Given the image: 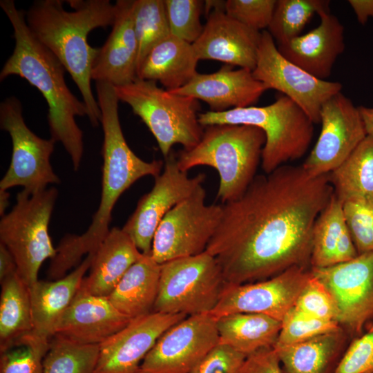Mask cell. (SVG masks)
<instances>
[{
    "mask_svg": "<svg viewBox=\"0 0 373 373\" xmlns=\"http://www.w3.org/2000/svg\"><path fill=\"white\" fill-rule=\"evenodd\" d=\"M205 199L206 191L200 185L163 218L152 244L151 256L158 264L206 251L220 224L223 205L207 204Z\"/></svg>",
    "mask_w": 373,
    "mask_h": 373,
    "instance_id": "10",
    "label": "cell"
},
{
    "mask_svg": "<svg viewBox=\"0 0 373 373\" xmlns=\"http://www.w3.org/2000/svg\"><path fill=\"white\" fill-rule=\"evenodd\" d=\"M67 11L61 0L35 1L26 12L34 36L48 48L69 73L81 93L93 126H98L101 112L91 88V70L98 48L88 43L97 28L113 26L116 6L109 0H68Z\"/></svg>",
    "mask_w": 373,
    "mask_h": 373,
    "instance_id": "4",
    "label": "cell"
},
{
    "mask_svg": "<svg viewBox=\"0 0 373 373\" xmlns=\"http://www.w3.org/2000/svg\"><path fill=\"white\" fill-rule=\"evenodd\" d=\"M112 30L98 48L91 79L113 86L127 84L137 78L138 43L135 32L133 0H118Z\"/></svg>",
    "mask_w": 373,
    "mask_h": 373,
    "instance_id": "21",
    "label": "cell"
},
{
    "mask_svg": "<svg viewBox=\"0 0 373 373\" xmlns=\"http://www.w3.org/2000/svg\"><path fill=\"white\" fill-rule=\"evenodd\" d=\"M133 17L138 43L137 70L149 52L171 34L164 0H133Z\"/></svg>",
    "mask_w": 373,
    "mask_h": 373,
    "instance_id": "35",
    "label": "cell"
},
{
    "mask_svg": "<svg viewBox=\"0 0 373 373\" xmlns=\"http://www.w3.org/2000/svg\"><path fill=\"white\" fill-rule=\"evenodd\" d=\"M267 90L251 70H234L233 66L224 64L213 73H198L188 84L170 92L202 100L210 111L222 112L251 106Z\"/></svg>",
    "mask_w": 373,
    "mask_h": 373,
    "instance_id": "22",
    "label": "cell"
},
{
    "mask_svg": "<svg viewBox=\"0 0 373 373\" xmlns=\"http://www.w3.org/2000/svg\"><path fill=\"white\" fill-rule=\"evenodd\" d=\"M346 227L343 204L333 194L314 224L311 267H326L335 264L336 248Z\"/></svg>",
    "mask_w": 373,
    "mask_h": 373,
    "instance_id": "33",
    "label": "cell"
},
{
    "mask_svg": "<svg viewBox=\"0 0 373 373\" xmlns=\"http://www.w3.org/2000/svg\"><path fill=\"white\" fill-rule=\"evenodd\" d=\"M119 101L128 104L155 138L166 158L174 144L188 151L200 141L204 127L198 119V99L173 93L157 82L136 78L127 84L114 86Z\"/></svg>",
    "mask_w": 373,
    "mask_h": 373,
    "instance_id": "7",
    "label": "cell"
},
{
    "mask_svg": "<svg viewBox=\"0 0 373 373\" xmlns=\"http://www.w3.org/2000/svg\"><path fill=\"white\" fill-rule=\"evenodd\" d=\"M0 353L33 336L29 286L18 273L1 281Z\"/></svg>",
    "mask_w": 373,
    "mask_h": 373,
    "instance_id": "29",
    "label": "cell"
},
{
    "mask_svg": "<svg viewBox=\"0 0 373 373\" xmlns=\"http://www.w3.org/2000/svg\"><path fill=\"white\" fill-rule=\"evenodd\" d=\"M161 265L143 254L126 272L107 297L122 314L134 319L153 312L158 294Z\"/></svg>",
    "mask_w": 373,
    "mask_h": 373,
    "instance_id": "27",
    "label": "cell"
},
{
    "mask_svg": "<svg viewBox=\"0 0 373 373\" xmlns=\"http://www.w3.org/2000/svg\"><path fill=\"white\" fill-rule=\"evenodd\" d=\"M333 194L329 174L312 177L302 166L256 175L240 197L222 204L206 249L226 284L266 280L294 267L310 269L314 224Z\"/></svg>",
    "mask_w": 373,
    "mask_h": 373,
    "instance_id": "1",
    "label": "cell"
},
{
    "mask_svg": "<svg viewBox=\"0 0 373 373\" xmlns=\"http://www.w3.org/2000/svg\"><path fill=\"white\" fill-rule=\"evenodd\" d=\"M57 195L55 187L34 193L23 189L0 221V243L12 255L19 276L28 286L38 280L43 262L57 253L48 226Z\"/></svg>",
    "mask_w": 373,
    "mask_h": 373,
    "instance_id": "8",
    "label": "cell"
},
{
    "mask_svg": "<svg viewBox=\"0 0 373 373\" xmlns=\"http://www.w3.org/2000/svg\"><path fill=\"white\" fill-rule=\"evenodd\" d=\"M318 15L321 21L316 28L277 48L285 58L314 77L325 80L345 49L344 27L330 10Z\"/></svg>",
    "mask_w": 373,
    "mask_h": 373,
    "instance_id": "23",
    "label": "cell"
},
{
    "mask_svg": "<svg viewBox=\"0 0 373 373\" xmlns=\"http://www.w3.org/2000/svg\"><path fill=\"white\" fill-rule=\"evenodd\" d=\"M198 61L193 44L171 35L149 52L137 68V77L159 82L166 90H175L198 74Z\"/></svg>",
    "mask_w": 373,
    "mask_h": 373,
    "instance_id": "26",
    "label": "cell"
},
{
    "mask_svg": "<svg viewBox=\"0 0 373 373\" xmlns=\"http://www.w3.org/2000/svg\"><path fill=\"white\" fill-rule=\"evenodd\" d=\"M280 328L281 321L260 314H232L217 319L219 343L247 356L260 349L274 347Z\"/></svg>",
    "mask_w": 373,
    "mask_h": 373,
    "instance_id": "30",
    "label": "cell"
},
{
    "mask_svg": "<svg viewBox=\"0 0 373 373\" xmlns=\"http://www.w3.org/2000/svg\"><path fill=\"white\" fill-rule=\"evenodd\" d=\"M95 88L104 133L100 202L84 233L68 234L60 240L47 271L50 280L63 278L82 262L84 255L95 253L110 231L112 211L121 195L139 179L160 175L164 165L161 160H143L128 145L119 122V99L114 86L96 82Z\"/></svg>",
    "mask_w": 373,
    "mask_h": 373,
    "instance_id": "2",
    "label": "cell"
},
{
    "mask_svg": "<svg viewBox=\"0 0 373 373\" xmlns=\"http://www.w3.org/2000/svg\"><path fill=\"white\" fill-rule=\"evenodd\" d=\"M205 178L203 173L189 177L171 153L166 157L164 171L155 178L151 190L140 198L122 228L142 254H151L155 231L166 214L202 185Z\"/></svg>",
    "mask_w": 373,
    "mask_h": 373,
    "instance_id": "17",
    "label": "cell"
},
{
    "mask_svg": "<svg viewBox=\"0 0 373 373\" xmlns=\"http://www.w3.org/2000/svg\"><path fill=\"white\" fill-rule=\"evenodd\" d=\"M226 285L217 259L206 251L161 265L153 312L193 316L209 314Z\"/></svg>",
    "mask_w": 373,
    "mask_h": 373,
    "instance_id": "9",
    "label": "cell"
},
{
    "mask_svg": "<svg viewBox=\"0 0 373 373\" xmlns=\"http://www.w3.org/2000/svg\"><path fill=\"white\" fill-rule=\"evenodd\" d=\"M320 122L318 138L302 165L312 177L332 173L367 135L358 107L341 92L323 104Z\"/></svg>",
    "mask_w": 373,
    "mask_h": 373,
    "instance_id": "14",
    "label": "cell"
},
{
    "mask_svg": "<svg viewBox=\"0 0 373 373\" xmlns=\"http://www.w3.org/2000/svg\"><path fill=\"white\" fill-rule=\"evenodd\" d=\"M265 140L256 126H207L196 146L180 151L178 165L185 172L198 166L215 169L220 176L216 197L225 204L240 197L256 176Z\"/></svg>",
    "mask_w": 373,
    "mask_h": 373,
    "instance_id": "5",
    "label": "cell"
},
{
    "mask_svg": "<svg viewBox=\"0 0 373 373\" xmlns=\"http://www.w3.org/2000/svg\"><path fill=\"white\" fill-rule=\"evenodd\" d=\"M348 3L361 24H365L370 17H373V0H349Z\"/></svg>",
    "mask_w": 373,
    "mask_h": 373,
    "instance_id": "46",
    "label": "cell"
},
{
    "mask_svg": "<svg viewBox=\"0 0 373 373\" xmlns=\"http://www.w3.org/2000/svg\"><path fill=\"white\" fill-rule=\"evenodd\" d=\"M238 373H283L274 347L262 348L248 355Z\"/></svg>",
    "mask_w": 373,
    "mask_h": 373,
    "instance_id": "44",
    "label": "cell"
},
{
    "mask_svg": "<svg viewBox=\"0 0 373 373\" xmlns=\"http://www.w3.org/2000/svg\"><path fill=\"white\" fill-rule=\"evenodd\" d=\"M17 272V267L12 255L0 243V282Z\"/></svg>",
    "mask_w": 373,
    "mask_h": 373,
    "instance_id": "45",
    "label": "cell"
},
{
    "mask_svg": "<svg viewBox=\"0 0 373 373\" xmlns=\"http://www.w3.org/2000/svg\"><path fill=\"white\" fill-rule=\"evenodd\" d=\"M93 253L69 274L57 280H37L29 286L33 335L50 340L59 318L78 292Z\"/></svg>",
    "mask_w": 373,
    "mask_h": 373,
    "instance_id": "24",
    "label": "cell"
},
{
    "mask_svg": "<svg viewBox=\"0 0 373 373\" xmlns=\"http://www.w3.org/2000/svg\"><path fill=\"white\" fill-rule=\"evenodd\" d=\"M311 275L310 269L294 267L266 280L226 284L217 305L209 314L216 319L232 314H260L281 321L294 306Z\"/></svg>",
    "mask_w": 373,
    "mask_h": 373,
    "instance_id": "16",
    "label": "cell"
},
{
    "mask_svg": "<svg viewBox=\"0 0 373 373\" xmlns=\"http://www.w3.org/2000/svg\"><path fill=\"white\" fill-rule=\"evenodd\" d=\"M334 373H373V325L345 349Z\"/></svg>",
    "mask_w": 373,
    "mask_h": 373,
    "instance_id": "42",
    "label": "cell"
},
{
    "mask_svg": "<svg viewBox=\"0 0 373 373\" xmlns=\"http://www.w3.org/2000/svg\"><path fill=\"white\" fill-rule=\"evenodd\" d=\"M99 345H82L55 335L44 357L42 373H95Z\"/></svg>",
    "mask_w": 373,
    "mask_h": 373,
    "instance_id": "32",
    "label": "cell"
},
{
    "mask_svg": "<svg viewBox=\"0 0 373 373\" xmlns=\"http://www.w3.org/2000/svg\"><path fill=\"white\" fill-rule=\"evenodd\" d=\"M267 89L276 90L296 103L314 124L321 122L323 104L341 92L338 82L318 79L285 58L267 30L261 32L257 61L252 71Z\"/></svg>",
    "mask_w": 373,
    "mask_h": 373,
    "instance_id": "12",
    "label": "cell"
},
{
    "mask_svg": "<svg viewBox=\"0 0 373 373\" xmlns=\"http://www.w3.org/2000/svg\"><path fill=\"white\" fill-rule=\"evenodd\" d=\"M310 271L332 296L338 325L347 334L360 336L373 321V251Z\"/></svg>",
    "mask_w": 373,
    "mask_h": 373,
    "instance_id": "13",
    "label": "cell"
},
{
    "mask_svg": "<svg viewBox=\"0 0 373 373\" xmlns=\"http://www.w3.org/2000/svg\"><path fill=\"white\" fill-rule=\"evenodd\" d=\"M247 356L227 345L218 343L190 373H238Z\"/></svg>",
    "mask_w": 373,
    "mask_h": 373,
    "instance_id": "43",
    "label": "cell"
},
{
    "mask_svg": "<svg viewBox=\"0 0 373 373\" xmlns=\"http://www.w3.org/2000/svg\"><path fill=\"white\" fill-rule=\"evenodd\" d=\"M276 0H227L225 13L243 25L260 31L268 28Z\"/></svg>",
    "mask_w": 373,
    "mask_h": 373,
    "instance_id": "41",
    "label": "cell"
},
{
    "mask_svg": "<svg viewBox=\"0 0 373 373\" xmlns=\"http://www.w3.org/2000/svg\"><path fill=\"white\" fill-rule=\"evenodd\" d=\"M171 34L193 44L202 32L204 1L164 0Z\"/></svg>",
    "mask_w": 373,
    "mask_h": 373,
    "instance_id": "37",
    "label": "cell"
},
{
    "mask_svg": "<svg viewBox=\"0 0 373 373\" xmlns=\"http://www.w3.org/2000/svg\"><path fill=\"white\" fill-rule=\"evenodd\" d=\"M131 320L119 312L107 297L79 289L57 322L53 336L82 345H100Z\"/></svg>",
    "mask_w": 373,
    "mask_h": 373,
    "instance_id": "20",
    "label": "cell"
},
{
    "mask_svg": "<svg viewBox=\"0 0 373 373\" xmlns=\"http://www.w3.org/2000/svg\"><path fill=\"white\" fill-rule=\"evenodd\" d=\"M0 126L10 134L12 144L11 161L0 182V189L21 186L34 193L60 182L50 162L55 142L37 136L27 126L21 104L16 97L1 102Z\"/></svg>",
    "mask_w": 373,
    "mask_h": 373,
    "instance_id": "11",
    "label": "cell"
},
{
    "mask_svg": "<svg viewBox=\"0 0 373 373\" xmlns=\"http://www.w3.org/2000/svg\"><path fill=\"white\" fill-rule=\"evenodd\" d=\"M328 0H278L268 32L278 45L300 35L311 17L329 10Z\"/></svg>",
    "mask_w": 373,
    "mask_h": 373,
    "instance_id": "34",
    "label": "cell"
},
{
    "mask_svg": "<svg viewBox=\"0 0 373 373\" xmlns=\"http://www.w3.org/2000/svg\"><path fill=\"white\" fill-rule=\"evenodd\" d=\"M10 194L7 190L0 189V214L5 215V211L9 204Z\"/></svg>",
    "mask_w": 373,
    "mask_h": 373,
    "instance_id": "48",
    "label": "cell"
},
{
    "mask_svg": "<svg viewBox=\"0 0 373 373\" xmlns=\"http://www.w3.org/2000/svg\"><path fill=\"white\" fill-rule=\"evenodd\" d=\"M204 128L214 124H239L256 126L265 135L261 166L270 173L287 162L303 157L314 134V122L291 99L282 95L265 106L236 108L222 112L199 113Z\"/></svg>",
    "mask_w": 373,
    "mask_h": 373,
    "instance_id": "6",
    "label": "cell"
},
{
    "mask_svg": "<svg viewBox=\"0 0 373 373\" xmlns=\"http://www.w3.org/2000/svg\"><path fill=\"white\" fill-rule=\"evenodd\" d=\"M218 343L217 319L209 314L189 316L162 334L137 373H190Z\"/></svg>",
    "mask_w": 373,
    "mask_h": 373,
    "instance_id": "15",
    "label": "cell"
},
{
    "mask_svg": "<svg viewBox=\"0 0 373 373\" xmlns=\"http://www.w3.org/2000/svg\"><path fill=\"white\" fill-rule=\"evenodd\" d=\"M142 255L122 229H110L93 253L89 273L83 278L79 289L92 295L108 297Z\"/></svg>",
    "mask_w": 373,
    "mask_h": 373,
    "instance_id": "25",
    "label": "cell"
},
{
    "mask_svg": "<svg viewBox=\"0 0 373 373\" xmlns=\"http://www.w3.org/2000/svg\"><path fill=\"white\" fill-rule=\"evenodd\" d=\"M329 178L334 194L342 203L373 199V136L367 135Z\"/></svg>",
    "mask_w": 373,
    "mask_h": 373,
    "instance_id": "31",
    "label": "cell"
},
{
    "mask_svg": "<svg viewBox=\"0 0 373 373\" xmlns=\"http://www.w3.org/2000/svg\"><path fill=\"white\" fill-rule=\"evenodd\" d=\"M261 32L228 16L224 10L211 11L199 38L193 44L199 60L220 61L253 71Z\"/></svg>",
    "mask_w": 373,
    "mask_h": 373,
    "instance_id": "19",
    "label": "cell"
},
{
    "mask_svg": "<svg viewBox=\"0 0 373 373\" xmlns=\"http://www.w3.org/2000/svg\"><path fill=\"white\" fill-rule=\"evenodd\" d=\"M367 135L373 136V108L358 106Z\"/></svg>",
    "mask_w": 373,
    "mask_h": 373,
    "instance_id": "47",
    "label": "cell"
},
{
    "mask_svg": "<svg viewBox=\"0 0 373 373\" xmlns=\"http://www.w3.org/2000/svg\"><path fill=\"white\" fill-rule=\"evenodd\" d=\"M187 316L151 312L132 319L99 345L95 373H137L162 334Z\"/></svg>",
    "mask_w": 373,
    "mask_h": 373,
    "instance_id": "18",
    "label": "cell"
},
{
    "mask_svg": "<svg viewBox=\"0 0 373 373\" xmlns=\"http://www.w3.org/2000/svg\"><path fill=\"white\" fill-rule=\"evenodd\" d=\"M0 6L11 23L15 40L13 52L1 70L0 80L17 75L42 94L48 104L50 138L61 143L77 171L84 144L83 133L75 117L87 116L86 107L68 88L63 64L30 31L23 11L17 8L13 0H1Z\"/></svg>",
    "mask_w": 373,
    "mask_h": 373,
    "instance_id": "3",
    "label": "cell"
},
{
    "mask_svg": "<svg viewBox=\"0 0 373 373\" xmlns=\"http://www.w3.org/2000/svg\"><path fill=\"white\" fill-rule=\"evenodd\" d=\"M342 204L346 226L358 254L372 252L373 199H351Z\"/></svg>",
    "mask_w": 373,
    "mask_h": 373,
    "instance_id": "38",
    "label": "cell"
},
{
    "mask_svg": "<svg viewBox=\"0 0 373 373\" xmlns=\"http://www.w3.org/2000/svg\"><path fill=\"white\" fill-rule=\"evenodd\" d=\"M341 328L336 321L307 316L293 307L281 321V328L274 348L297 343Z\"/></svg>",
    "mask_w": 373,
    "mask_h": 373,
    "instance_id": "36",
    "label": "cell"
},
{
    "mask_svg": "<svg viewBox=\"0 0 373 373\" xmlns=\"http://www.w3.org/2000/svg\"><path fill=\"white\" fill-rule=\"evenodd\" d=\"M50 340L32 336L22 345L1 353L0 373H42Z\"/></svg>",
    "mask_w": 373,
    "mask_h": 373,
    "instance_id": "39",
    "label": "cell"
},
{
    "mask_svg": "<svg viewBox=\"0 0 373 373\" xmlns=\"http://www.w3.org/2000/svg\"><path fill=\"white\" fill-rule=\"evenodd\" d=\"M294 307L307 316L337 322L338 309L332 296L312 274L298 296Z\"/></svg>",
    "mask_w": 373,
    "mask_h": 373,
    "instance_id": "40",
    "label": "cell"
},
{
    "mask_svg": "<svg viewBox=\"0 0 373 373\" xmlns=\"http://www.w3.org/2000/svg\"><path fill=\"white\" fill-rule=\"evenodd\" d=\"M347 334L341 328L274 348L283 373H334L345 350Z\"/></svg>",
    "mask_w": 373,
    "mask_h": 373,
    "instance_id": "28",
    "label": "cell"
}]
</instances>
